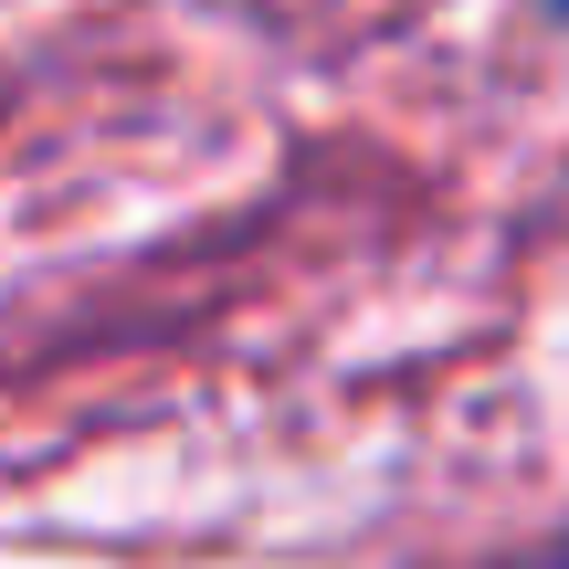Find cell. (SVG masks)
Segmentation results:
<instances>
[{
	"label": "cell",
	"instance_id": "6da1fadb",
	"mask_svg": "<svg viewBox=\"0 0 569 569\" xmlns=\"http://www.w3.org/2000/svg\"><path fill=\"white\" fill-rule=\"evenodd\" d=\"M528 569H569V549H538V559H528Z\"/></svg>",
	"mask_w": 569,
	"mask_h": 569
}]
</instances>
